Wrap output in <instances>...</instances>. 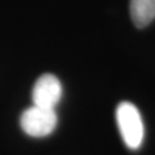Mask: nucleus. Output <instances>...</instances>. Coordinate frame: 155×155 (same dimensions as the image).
Masks as SVG:
<instances>
[{
    "mask_svg": "<svg viewBox=\"0 0 155 155\" xmlns=\"http://www.w3.org/2000/svg\"><path fill=\"white\" fill-rule=\"evenodd\" d=\"M116 123L125 146L130 150L141 147L145 128L138 109L128 101H123L116 107Z\"/></svg>",
    "mask_w": 155,
    "mask_h": 155,
    "instance_id": "nucleus-1",
    "label": "nucleus"
},
{
    "mask_svg": "<svg viewBox=\"0 0 155 155\" xmlns=\"http://www.w3.org/2000/svg\"><path fill=\"white\" fill-rule=\"evenodd\" d=\"M56 110L32 105L21 114L19 124L22 130L30 137H47L57 127Z\"/></svg>",
    "mask_w": 155,
    "mask_h": 155,
    "instance_id": "nucleus-2",
    "label": "nucleus"
},
{
    "mask_svg": "<svg viewBox=\"0 0 155 155\" xmlns=\"http://www.w3.org/2000/svg\"><path fill=\"white\" fill-rule=\"evenodd\" d=\"M31 98L35 106L54 110L62 98L60 79L53 74H43L34 84Z\"/></svg>",
    "mask_w": 155,
    "mask_h": 155,
    "instance_id": "nucleus-3",
    "label": "nucleus"
},
{
    "mask_svg": "<svg viewBox=\"0 0 155 155\" xmlns=\"http://www.w3.org/2000/svg\"><path fill=\"white\" fill-rule=\"evenodd\" d=\"M129 12L136 27H146L155 18V0H130Z\"/></svg>",
    "mask_w": 155,
    "mask_h": 155,
    "instance_id": "nucleus-4",
    "label": "nucleus"
}]
</instances>
